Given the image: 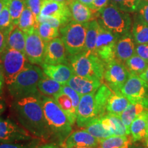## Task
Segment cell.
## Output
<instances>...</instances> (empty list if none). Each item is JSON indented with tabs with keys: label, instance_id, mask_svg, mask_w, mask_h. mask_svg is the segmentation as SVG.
Listing matches in <instances>:
<instances>
[{
	"label": "cell",
	"instance_id": "21",
	"mask_svg": "<svg viewBox=\"0 0 148 148\" xmlns=\"http://www.w3.org/2000/svg\"><path fill=\"white\" fill-rule=\"evenodd\" d=\"M101 122L105 128L111 134V136H124L130 135V131L126 128L120 117L116 114L106 113L101 117Z\"/></svg>",
	"mask_w": 148,
	"mask_h": 148
},
{
	"label": "cell",
	"instance_id": "34",
	"mask_svg": "<svg viewBox=\"0 0 148 148\" xmlns=\"http://www.w3.org/2000/svg\"><path fill=\"white\" fill-rule=\"evenodd\" d=\"M124 64L130 73L137 75L143 73L148 66L147 62L136 53L127 59Z\"/></svg>",
	"mask_w": 148,
	"mask_h": 148
},
{
	"label": "cell",
	"instance_id": "14",
	"mask_svg": "<svg viewBox=\"0 0 148 148\" xmlns=\"http://www.w3.org/2000/svg\"><path fill=\"white\" fill-rule=\"evenodd\" d=\"M92 92L81 96L77 108L76 124L79 127L83 128L89 122L96 118L95 94Z\"/></svg>",
	"mask_w": 148,
	"mask_h": 148
},
{
	"label": "cell",
	"instance_id": "52",
	"mask_svg": "<svg viewBox=\"0 0 148 148\" xmlns=\"http://www.w3.org/2000/svg\"><path fill=\"white\" fill-rule=\"evenodd\" d=\"M40 148H59V147L56 145H53V144H47V145L42 146Z\"/></svg>",
	"mask_w": 148,
	"mask_h": 148
},
{
	"label": "cell",
	"instance_id": "43",
	"mask_svg": "<svg viewBox=\"0 0 148 148\" xmlns=\"http://www.w3.org/2000/svg\"><path fill=\"white\" fill-rule=\"evenodd\" d=\"M135 53L148 63V43L138 44L135 47Z\"/></svg>",
	"mask_w": 148,
	"mask_h": 148
},
{
	"label": "cell",
	"instance_id": "25",
	"mask_svg": "<svg viewBox=\"0 0 148 148\" xmlns=\"http://www.w3.org/2000/svg\"><path fill=\"white\" fill-rule=\"evenodd\" d=\"M53 99L68 116L71 124H75L77 118V110L74 108L73 102L69 96L63 92H61L60 93L56 95Z\"/></svg>",
	"mask_w": 148,
	"mask_h": 148
},
{
	"label": "cell",
	"instance_id": "28",
	"mask_svg": "<svg viewBox=\"0 0 148 148\" xmlns=\"http://www.w3.org/2000/svg\"><path fill=\"white\" fill-rule=\"evenodd\" d=\"M129 136L130 135H113L99 140V145L98 148H130L132 145V139Z\"/></svg>",
	"mask_w": 148,
	"mask_h": 148
},
{
	"label": "cell",
	"instance_id": "44",
	"mask_svg": "<svg viewBox=\"0 0 148 148\" xmlns=\"http://www.w3.org/2000/svg\"><path fill=\"white\" fill-rule=\"evenodd\" d=\"M109 2H110V0H93L92 10L97 13L99 10L106 7Z\"/></svg>",
	"mask_w": 148,
	"mask_h": 148
},
{
	"label": "cell",
	"instance_id": "17",
	"mask_svg": "<svg viewBox=\"0 0 148 148\" xmlns=\"http://www.w3.org/2000/svg\"><path fill=\"white\" fill-rule=\"evenodd\" d=\"M43 73L50 78L64 85L73 76V71L69 64H49L43 63L41 65Z\"/></svg>",
	"mask_w": 148,
	"mask_h": 148
},
{
	"label": "cell",
	"instance_id": "8",
	"mask_svg": "<svg viewBox=\"0 0 148 148\" xmlns=\"http://www.w3.org/2000/svg\"><path fill=\"white\" fill-rule=\"evenodd\" d=\"M121 92L131 103H141L148 110V84L139 75L130 73Z\"/></svg>",
	"mask_w": 148,
	"mask_h": 148
},
{
	"label": "cell",
	"instance_id": "24",
	"mask_svg": "<svg viewBox=\"0 0 148 148\" xmlns=\"http://www.w3.org/2000/svg\"><path fill=\"white\" fill-rule=\"evenodd\" d=\"M130 103L129 99L121 92L116 93L113 92V93L109 98L108 104H107V113L120 116V114L123 112V111L127 108Z\"/></svg>",
	"mask_w": 148,
	"mask_h": 148
},
{
	"label": "cell",
	"instance_id": "29",
	"mask_svg": "<svg viewBox=\"0 0 148 148\" xmlns=\"http://www.w3.org/2000/svg\"><path fill=\"white\" fill-rule=\"evenodd\" d=\"M147 109L141 103H130L126 108L120 114V117L123 121V124L130 131V127L133 121L137 116L145 111Z\"/></svg>",
	"mask_w": 148,
	"mask_h": 148
},
{
	"label": "cell",
	"instance_id": "56",
	"mask_svg": "<svg viewBox=\"0 0 148 148\" xmlns=\"http://www.w3.org/2000/svg\"><path fill=\"white\" fill-rule=\"evenodd\" d=\"M75 148H93V147H78Z\"/></svg>",
	"mask_w": 148,
	"mask_h": 148
},
{
	"label": "cell",
	"instance_id": "22",
	"mask_svg": "<svg viewBox=\"0 0 148 148\" xmlns=\"http://www.w3.org/2000/svg\"><path fill=\"white\" fill-rule=\"evenodd\" d=\"M146 112L144 111L135 119L130 127L132 142L143 141L148 138V129L146 120Z\"/></svg>",
	"mask_w": 148,
	"mask_h": 148
},
{
	"label": "cell",
	"instance_id": "7",
	"mask_svg": "<svg viewBox=\"0 0 148 148\" xmlns=\"http://www.w3.org/2000/svg\"><path fill=\"white\" fill-rule=\"evenodd\" d=\"M27 59L25 53L16 49L7 47L0 55V62L2 65L5 84L10 85L14 79L26 67Z\"/></svg>",
	"mask_w": 148,
	"mask_h": 148
},
{
	"label": "cell",
	"instance_id": "4",
	"mask_svg": "<svg viewBox=\"0 0 148 148\" xmlns=\"http://www.w3.org/2000/svg\"><path fill=\"white\" fill-rule=\"evenodd\" d=\"M69 61L75 75L103 81L106 63L95 53L84 51L70 56Z\"/></svg>",
	"mask_w": 148,
	"mask_h": 148
},
{
	"label": "cell",
	"instance_id": "16",
	"mask_svg": "<svg viewBox=\"0 0 148 148\" xmlns=\"http://www.w3.org/2000/svg\"><path fill=\"white\" fill-rule=\"evenodd\" d=\"M99 140L92 136L84 129L73 131L62 143V148H75L78 147H90L98 148Z\"/></svg>",
	"mask_w": 148,
	"mask_h": 148
},
{
	"label": "cell",
	"instance_id": "36",
	"mask_svg": "<svg viewBox=\"0 0 148 148\" xmlns=\"http://www.w3.org/2000/svg\"><path fill=\"white\" fill-rule=\"evenodd\" d=\"M8 7L12 23L17 26L22 12L25 8V0H10Z\"/></svg>",
	"mask_w": 148,
	"mask_h": 148
},
{
	"label": "cell",
	"instance_id": "53",
	"mask_svg": "<svg viewBox=\"0 0 148 148\" xmlns=\"http://www.w3.org/2000/svg\"><path fill=\"white\" fill-rule=\"evenodd\" d=\"M51 1H60V2H65L69 3L71 0H51Z\"/></svg>",
	"mask_w": 148,
	"mask_h": 148
},
{
	"label": "cell",
	"instance_id": "31",
	"mask_svg": "<svg viewBox=\"0 0 148 148\" xmlns=\"http://www.w3.org/2000/svg\"><path fill=\"white\" fill-rule=\"evenodd\" d=\"M99 27L100 25L97 19H92L88 23L84 51L95 53Z\"/></svg>",
	"mask_w": 148,
	"mask_h": 148
},
{
	"label": "cell",
	"instance_id": "5",
	"mask_svg": "<svg viewBox=\"0 0 148 148\" xmlns=\"http://www.w3.org/2000/svg\"><path fill=\"white\" fill-rule=\"evenodd\" d=\"M97 21L101 26L110 31L117 37L131 32L132 18L128 12L109 3L97 12Z\"/></svg>",
	"mask_w": 148,
	"mask_h": 148
},
{
	"label": "cell",
	"instance_id": "37",
	"mask_svg": "<svg viewBox=\"0 0 148 148\" xmlns=\"http://www.w3.org/2000/svg\"><path fill=\"white\" fill-rule=\"evenodd\" d=\"M15 25H13L8 7L6 6L0 12V29L8 37L10 32Z\"/></svg>",
	"mask_w": 148,
	"mask_h": 148
},
{
	"label": "cell",
	"instance_id": "40",
	"mask_svg": "<svg viewBox=\"0 0 148 148\" xmlns=\"http://www.w3.org/2000/svg\"><path fill=\"white\" fill-rule=\"evenodd\" d=\"M62 92H64V93L66 94L68 96H69V97L71 98L72 102H73L74 108L77 110V106H78L79 100H80L81 96L78 92L75 91L73 88H72L71 86H69V85L64 84L62 86Z\"/></svg>",
	"mask_w": 148,
	"mask_h": 148
},
{
	"label": "cell",
	"instance_id": "15",
	"mask_svg": "<svg viewBox=\"0 0 148 148\" xmlns=\"http://www.w3.org/2000/svg\"><path fill=\"white\" fill-rule=\"evenodd\" d=\"M66 53L67 51L62 38L57 37L46 43L43 63L69 64Z\"/></svg>",
	"mask_w": 148,
	"mask_h": 148
},
{
	"label": "cell",
	"instance_id": "47",
	"mask_svg": "<svg viewBox=\"0 0 148 148\" xmlns=\"http://www.w3.org/2000/svg\"><path fill=\"white\" fill-rule=\"evenodd\" d=\"M5 108H6L5 101L2 96L0 95V115L4 112Z\"/></svg>",
	"mask_w": 148,
	"mask_h": 148
},
{
	"label": "cell",
	"instance_id": "45",
	"mask_svg": "<svg viewBox=\"0 0 148 148\" xmlns=\"http://www.w3.org/2000/svg\"><path fill=\"white\" fill-rule=\"evenodd\" d=\"M7 41H8V36L0 29V55L7 48Z\"/></svg>",
	"mask_w": 148,
	"mask_h": 148
},
{
	"label": "cell",
	"instance_id": "9",
	"mask_svg": "<svg viewBox=\"0 0 148 148\" xmlns=\"http://www.w3.org/2000/svg\"><path fill=\"white\" fill-rule=\"evenodd\" d=\"M130 75L125 64L114 58L106 63L103 79L112 91L120 93Z\"/></svg>",
	"mask_w": 148,
	"mask_h": 148
},
{
	"label": "cell",
	"instance_id": "27",
	"mask_svg": "<svg viewBox=\"0 0 148 148\" xmlns=\"http://www.w3.org/2000/svg\"><path fill=\"white\" fill-rule=\"evenodd\" d=\"M62 86L63 85L47 76L45 73L38 84V90L42 94L46 96H53V97L62 92Z\"/></svg>",
	"mask_w": 148,
	"mask_h": 148
},
{
	"label": "cell",
	"instance_id": "2",
	"mask_svg": "<svg viewBox=\"0 0 148 148\" xmlns=\"http://www.w3.org/2000/svg\"><path fill=\"white\" fill-rule=\"evenodd\" d=\"M41 100L44 114L51 132V136L62 145L72 132V125L69 118L60 108L55 99L46 95H39Z\"/></svg>",
	"mask_w": 148,
	"mask_h": 148
},
{
	"label": "cell",
	"instance_id": "41",
	"mask_svg": "<svg viewBox=\"0 0 148 148\" xmlns=\"http://www.w3.org/2000/svg\"><path fill=\"white\" fill-rule=\"evenodd\" d=\"M25 6L32 11L37 19V17L40 15L42 0H25Z\"/></svg>",
	"mask_w": 148,
	"mask_h": 148
},
{
	"label": "cell",
	"instance_id": "32",
	"mask_svg": "<svg viewBox=\"0 0 148 148\" xmlns=\"http://www.w3.org/2000/svg\"><path fill=\"white\" fill-rule=\"evenodd\" d=\"M82 129L87 131L92 136L97 138L98 140H101L110 136L111 134L106 130L101 122V118H95L91 120L86 126Z\"/></svg>",
	"mask_w": 148,
	"mask_h": 148
},
{
	"label": "cell",
	"instance_id": "35",
	"mask_svg": "<svg viewBox=\"0 0 148 148\" xmlns=\"http://www.w3.org/2000/svg\"><path fill=\"white\" fill-rule=\"evenodd\" d=\"M36 29L40 36L45 43L57 38L60 35L58 27H53L47 23H38Z\"/></svg>",
	"mask_w": 148,
	"mask_h": 148
},
{
	"label": "cell",
	"instance_id": "6",
	"mask_svg": "<svg viewBox=\"0 0 148 148\" xmlns=\"http://www.w3.org/2000/svg\"><path fill=\"white\" fill-rule=\"evenodd\" d=\"M88 23H79L72 20L60 28L61 38L69 56L84 51Z\"/></svg>",
	"mask_w": 148,
	"mask_h": 148
},
{
	"label": "cell",
	"instance_id": "10",
	"mask_svg": "<svg viewBox=\"0 0 148 148\" xmlns=\"http://www.w3.org/2000/svg\"><path fill=\"white\" fill-rule=\"evenodd\" d=\"M34 138H36L21 125L10 119L0 117V143L27 141Z\"/></svg>",
	"mask_w": 148,
	"mask_h": 148
},
{
	"label": "cell",
	"instance_id": "20",
	"mask_svg": "<svg viewBox=\"0 0 148 148\" xmlns=\"http://www.w3.org/2000/svg\"><path fill=\"white\" fill-rule=\"evenodd\" d=\"M69 6L71 11V18L79 23H86L94 18V16L97 12H94L88 6L79 2L77 0H71L69 3Z\"/></svg>",
	"mask_w": 148,
	"mask_h": 148
},
{
	"label": "cell",
	"instance_id": "23",
	"mask_svg": "<svg viewBox=\"0 0 148 148\" xmlns=\"http://www.w3.org/2000/svg\"><path fill=\"white\" fill-rule=\"evenodd\" d=\"M113 91L108 85L102 84L96 90L95 94V116L96 118H101L107 113L106 108L109 98Z\"/></svg>",
	"mask_w": 148,
	"mask_h": 148
},
{
	"label": "cell",
	"instance_id": "33",
	"mask_svg": "<svg viewBox=\"0 0 148 148\" xmlns=\"http://www.w3.org/2000/svg\"><path fill=\"white\" fill-rule=\"evenodd\" d=\"M37 25H38V23L34 14L28 8L25 6L20 17L17 26L25 34H26L36 29Z\"/></svg>",
	"mask_w": 148,
	"mask_h": 148
},
{
	"label": "cell",
	"instance_id": "48",
	"mask_svg": "<svg viewBox=\"0 0 148 148\" xmlns=\"http://www.w3.org/2000/svg\"><path fill=\"white\" fill-rule=\"evenodd\" d=\"M139 77L141 79H143L145 82L148 84V66L146 68V69L140 75H139Z\"/></svg>",
	"mask_w": 148,
	"mask_h": 148
},
{
	"label": "cell",
	"instance_id": "42",
	"mask_svg": "<svg viewBox=\"0 0 148 148\" xmlns=\"http://www.w3.org/2000/svg\"><path fill=\"white\" fill-rule=\"evenodd\" d=\"M136 15L148 24V0H140L136 10Z\"/></svg>",
	"mask_w": 148,
	"mask_h": 148
},
{
	"label": "cell",
	"instance_id": "13",
	"mask_svg": "<svg viewBox=\"0 0 148 148\" xmlns=\"http://www.w3.org/2000/svg\"><path fill=\"white\" fill-rule=\"evenodd\" d=\"M39 16L57 18L62 23V26L72 21L69 3L51 0H42Z\"/></svg>",
	"mask_w": 148,
	"mask_h": 148
},
{
	"label": "cell",
	"instance_id": "19",
	"mask_svg": "<svg viewBox=\"0 0 148 148\" xmlns=\"http://www.w3.org/2000/svg\"><path fill=\"white\" fill-rule=\"evenodd\" d=\"M135 42L131 32L119 37L115 46V58L125 63L127 59L135 53Z\"/></svg>",
	"mask_w": 148,
	"mask_h": 148
},
{
	"label": "cell",
	"instance_id": "18",
	"mask_svg": "<svg viewBox=\"0 0 148 148\" xmlns=\"http://www.w3.org/2000/svg\"><path fill=\"white\" fill-rule=\"evenodd\" d=\"M66 84L73 88L79 95H83L96 91L102 84V81L81 77L73 74Z\"/></svg>",
	"mask_w": 148,
	"mask_h": 148
},
{
	"label": "cell",
	"instance_id": "30",
	"mask_svg": "<svg viewBox=\"0 0 148 148\" xmlns=\"http://www.w3.org/2000/svg\"><path fill=\"white\" fill-rule=\"evenodd\" d=\"M7 47L16 49L25 53V34L18 26H14L9 34Z\"/></svg>",
	"mask_w": 148,
	"mask_h": 148
},
{
	"label": "cell",
	"instance_id": "3",
	"mask_svg": "<svg viewBox=\"0 0 148 148\" xmlns=\"http://www.w3.org/2000/svg\"><path fill=\"white\" fill-rule=\"evenodd\" d=\"M44 73L36 64H27L26 67L18 73L13 82L8 85V90L14 100H18L30 96H38V84Z\"/></svg>",
	"mask_w": 148,
	"mask_h": 148
},
{
	"label": "cell",
	"instance_id": "38",
	"mask_svg": "<svg viewBox=\"0 0 148 148\" xmlns=\"http://www.w3.org/2000/svg\"><path fill=\"white\" fill-rule=\"evenodd\" d=\"M140 1V0H110L109 3L125 12L133 13L137 10Z\"/></svg>",
	"mask_w": 148,
	"mask_h": 148
},
{
	"label": "cell",
	"instance_id": "54",
	"mask_svg": "<svg viewBox=\"0 0 148 148\" xmlns=\"http://www.w3.org/2000/svg\"><path fill=\"white\" fill-rule=\"evenodd\" d=\"M143 144L148 148V138H147V139H146L145 141L143 142Z\"/></svg>",
	"mask_w": 148,
	"mask_h": 148
},
{
	"label": "cell",
	"instance_id": "50",
	"mask_svg": "<svg viewBox=\"0 0 148 148\" xmlns=\"http://www.w3.org/2000/svg\"><path fill=\"white\" fill-rule=\"evenodd\" d=\"M10 0H0V12L5 7L8 6Z\"/></svg>",
	"mask_w": 148,
	"mask_h": 148
},
{
	"label": "cell",
	"instance_id": "49",
	"mask_svg": "<svg viewBox=\"0 0 148 148\" xmlns=\"http://www.w3.org/2000/svg\"><path fill=\"white\" fill-rule=\"evenodd\" d=\"M79 2H81L83 4H84L86 6H88V8H90L92 10V3H93V0H77Z\"/></svg>",
	"mask_w": 148,
	"mask_h": 148
},
{
	"label": "cell",
	"instance_id": "26",
	"mask_svg": "<svg viewBox=\"0 0 148 148\" xmlns=\"http://www.w3.org/2000/svg\"><path fill=\"white\" fill-rule=\"evenodd\" d=\"M132 34L136 44L148 43V24L136 15L134 16Z\"/></svg>",
	"mask_w": 148,
	"mask_h": 148
},
{
	"label": "cell",
	"instance_id": "12",
	"mask_svg": "<svg viewBox=\"0 0 148 148\" xmlns=\"http://www.w3.org/2000/svg\"><path fill=\"white\" fill-rule=\"evenodd\" d=\"M25 34V56L29 63L41 66L44 62L46 43L38 34L37 29Z\"/></svg>",
	"mask_w": 148,
	"mask_h": 148
},
{
	"label": "cell",
	"instance_id": "55",
	"mask_svg": "<svg viewBox=\"0 0 148 148\" xmlns=\"http://www.w3.org/2000/svg\"><path fill=\"white\" fill-rule=\"evenodd\" d=\"M146 120H147V129H148V112H146Z\"/></svg>",
	"mask_w": 148,
	"mask_h": 148
},
{
	"label": "cell",
	"instance_id": "51",
	"mask_svg": "<svg viewBox=\"0 0 148 148\" xmlns=\"http://www.w3.org/2000/svg\"><path fill=\"white\" fill-rule=\"evenodd\" d=\"M130 148H147L146 146L143 144V145H141V144H133V145H131L130 147Z\"/></svg>",
	"mask_w": 148,
	"mask_h": 148
},
{
	"label": "cell",
	"instance_id": "1",
	"mask_svg": "<svg viewBox=\"0 0 148 148\" xmlns=\"http://www.w3.org/2000/svg\"><path fill=\"white\" fill-rule=\"evenodd\" d=\"M39 95L14 100L12 108L16 119L23 128L35 138L47 140L51 138V132L45 119Z\"/></svg>",
	"mask_w": 148,
	"mask_h": 148
},
{
	"label": "cell",
	"instance_id": "39",
	"mask_svg": "<svg viewBox=\"0 0 148 148\" xmlns=\"http://www.w3.org/2000/svg\"><path fill=\"white\" fill-rule=\"evenodd\" d=\"M42 140L34 138L27 141L0 143V148H40Z\"/></svg>",
	"mask_w": 148,
	"mask_h": 148
},
{
	"label": "cell",
	"instance_id": "11",
	"mask_svg": "<svg viewBox=\"0 0 148 148\" xmlns=\"http://www.w3.org/2000/svg\"><path fill=\"white\" fill-rule=\"evenodd\" d=\"M118 38L119 37L100 25L95 53L105 63L115 58V46Z\"/></svg>",
	"mask_w": 148,
	"mask_h": 148
},
{
	"label": "cell",
	"instance_id": "46",
	"mask_svg": "<svg viewBox=\"0 0 148 148\" xmlns=\"http://www.w3.org/2000/svg\"><path fill=\"white\" fill-rule=\"evenodd\" d=\"M5 82V77L4 74H3L2 65H1V62H0V93H1V90L3 89V84H4Z\"/></svg>",
	"mask_w": 148,
	"mask_h": 148
}]
</instances>
